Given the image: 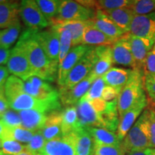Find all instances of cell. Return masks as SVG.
I'll return each mask as SVG.
<instances>
[{
  "label": "cell",
  "instance_id": "cell-9",
  "mask_svg": "<svg viewBox=\"0 0 155 155\" xmlns=\"http://www.w3.org/2000/svg\"><path fill=\"white\" fill-rule=\"evenodd\" d=\"M7 67L9 73L23 81L34 76L28 56L19 42L11 50Z\"/></svg>",
  "mask_w": 155,
  "mask_h": 155
},
{
  "label": "cell",
  "instance_id": "cell-26",
  "mask_svg": "<svg viewBox=\"0 0 155 155\" xmlns=\"http://www.w3.org/2000/svg\"><path fill=\"white\" fill-rule=\"evenodd\" d=\"M53 28H63L68 30L72 36V47L82 45V39L86 29L87 21H66V22H52L50 23Z\"/></svg>",
  "mask_w": 155,
  "mask_h": 155
},
{
  "label": "cell",
  "instance_id": "cell-56",
  "mask_svg": "<svg viewBox=\"0 0 155 155\" xmlns=\"http://www.w3.org/2000/svg\"><path fill=\"white\" fill-rule=\"evenodd\" d=\"M154 12H155V11H154Z\"/></svg>",
  "mask_w": 155,
  "mask_h": 155
},
{
  "label": "cell",
  "instance_id": "cell-14",
  "mask_svg": "<svg viewBox=\"0 0 155 155\" xmlns=\"http://www.w3.org/2000/svg\"><path fill=\"white\" fill-rule=\"evenodd\" d=\"M89 48L90 47L83 45L71 48L63 61L58 66L57 83L59 88L63 86L69 73L85 55Z\"/></svg>",
  "mask_w": 155,
  "mask_h": 155
},
{
  "label": "cell",
  "instance_id": "cell-7",
  "mask_svg": "<svg viewBox=\"0 0 155 155\" xmlns=\"http://www.w3.org/2000/svg\"><path fill=\"white\" fill-rule=\"evenodd\" d=\"M96 12L82 5L78 1H61L57 17L50 22L66 21L86 22L96 16Z\"/></svg>",
  "mask_w": 155,
  "mask_h": 155
},
{
  "label": "cell",
  "instance_id": "cell-30",
  "mask_svg": "<svg viewBox=\"0 0 155 155\" xmlns=\"http://www.w3.org/2000/svg\"><path fill=\"white\" fill-rule=\"evenodd\" d=\"M78 129V117L76 106H67L63 111H62L63 136L70 134Z\"/></svg>",
  "mask_w": 155,
  "mask_h": 155
},
{
  "label": "cell",
  "instance_id": "cell-25",
  "mask_svg": "<svg viewBox=\"0 0 155 155\" xmlns=\"http://www.w3.org/2000/svg\"><path fill=\"white\" fill-rule=\"evenodd\" d=\"M74 141L77 155H93L94 143L91 136L86 129L79 128L70 134Z\"/></svg>",
  "mask_w": 155,
  "mask_h": 155
},
{
  "label": "cell",
  "instance_id": "cell-46",
  "mask_svg": "<svg viewBox=\"0 0 155 155\" xmlns=\"http://www.w3.org/2000/svg\"><path fill=\"white\" fill-rule=\"evenodd\" d=\"M7 67L0 66V86H5L7 79L10 76Z\"/></svg>",
  "mask_w": 155,
  "mask_h": 155
},
{
  "label": "cell",
  "instance_id": "cell-47",
  "mask_svg": "<svg viewBox=\"0 0 155 155\" xmlns=\"http://www.w3.org/2000/svg\"><path fill=\"white\" fill-rule=\"evenodd\" d=\"M10 50L0 47V66H2V65H4V64L7 63L9 56H10Z\"/></svg>",
  "mask_w": 155,
  "mask_h": 155
},
{
  "label": "cell",
  "instance_id": "cell-19",
  "mask_svg": "<svg viewBox=\"0 0 155 155\" xmlns=\"http://www.w3.org/2000/svg\"><path fill=\"white\" fill-rule=\"evenodd\" d=\"M91 21L98 30L115 41L126 34L124 31L117 26L102 11H97L96 16Z\"/></svg>",
  "mask_w": 155,
  "mask_h": 155
},
{
  "label": "cell",
  "instance_id": "cell-3",
  "mask_svg": "<svg viewBox=\"0 0 155 155\" xmlns=\"http://www.w3.org/2000/svg\"><path fill=\"white\" fill-rule=\"evenodd\" d=\"M108 102L102 98L87 101L80 100L76 104L79 128L107 127Z\"/></svg>",
  "mask_w": 155,
  "mask_h": 155
},
{
  "label": "cell",
  "instance_id": "cell-15",
  "mask_svg": "<svg viewBox=\"0 0 155 155\" xmlns=\"http://www.w3.org/2000/svg\"><path fill=\"white\" fill-rule=\"evenodd\" d=\"M126 36L130 44L131 52L134 58L136 69L144 70L147 55L152 50L155 42L149 39L134 36L129 32L126 33Z\"/></svg>",
  "mask_w": 155,
  "mask_h": 155
},
{
  "label": "cell",
  "instance_id": "cell-6",
  "mask_svg": "<svg viewBox=\"0 0 155 155\" xmlns=\"http://www.w3.org/2000/svg\"><path fill=\"white\" fill-rule=\"evenodd\" d=\"M97 60L95 47H90L85 55L69 73L59 92L69 90L88 77L94 69Z\"/></svg>",
  "mask_w": 155,
  "mask_h": 155
},
{
  "label": "cell",
  "instance_id": "cell-21",
  "mask_svg": "<svg viewBox=\"0 0 155 155\" xmlns=\"http://www.w3.org/2000/svg\"><path fill=\"white\" fill-rule=\"evenodd\" d=\"M22 127L34 132L41 130L47 121L49 114L37 110H27L18 112Z\"/></svg>",
  "mask_w": 155,
  "mask_h": 155
},
{
  "label": "cell",
  "instance_id": "cell-39",
  "mask_svg": "<svg viewBox=\"0 0 155 155\" xmlns=\"http://www.w3.org/2000/svg\"><path fill=\"white\" fill-rule=\"evenodd\" d=\"M1 150L8 155H17L25 151V146L19 141L6 139L2 140Z\"/></svg>",
  "mask_w": 155,
  "mask_h": 155
},
{
  "label": "cell",
  "instance_id": "cell-37",
  "mask_svg": "<svg viewBox=\"0 0 155 155\" xmlns=\"http://www.w3.org/2000/svg\"><path fill=\"white\" fill-rule=\"evenodd\" d=\"M46 142L47 141L44 138L41 130L38 131L35 133L33 137L30 142L25 145V150L30 153L31 155L40 154Z\"/></svg>",
  "mask_w": 155,
  "mask_h": 155
},
{
  "label": "cell",
  "instance_id": "cell-55",
  "mask_svg": "<svg viewBox=\"0 0 155 155\" xmlns=\"http://www.w3.org/2000/svg\"><path fill=\"white\" fill-rule=\"evenodd\" d=\"M35 155H42V154H35Z\"/></svg>",
  "mask_w": 155,
  "mask_h": 155
},
{
  "label": "cell",
  "instance_id": "cell-11",
  "mask_svg": "<svg viewBox=\"0 0 155 155\" xmlns=\"http://www.w3.org/2000/svg\"><path fill=\"white\" fill-rule=\"evenodd\" d=\"M148 106V99L147 96L126 111L123 115L119 116V124L117 129V135L121 141L124 140L129 130L141 115L145 108Z\"/></svg>",
  "mask_w": 155,
  "mask_h": 155
},
{
  "label": "cell",
  "instance_id": "cell-51",
  "mask_svg": "<svg viewBox=\"0 0 155 155\" xmlns=\"http://www.w3.org/2000/svg\"><path fill=\"white\" fill-rule=\"evenodd\" d=\"M5 98V86H0V98Z\"/></svg>",
  "mask_w": 155,
  "mask_h": 155
},
{
  "label": "cell",
  "instance_id": "cell-34",
  "mask_svg": "<svg viewBox=\"0 0 155 155\" xmlns=\"http://www.w3.org/2000/svg\"><path fill=\"white\" fill-rule=\"evenodd\" d=\"M59 34L60 40V53H59V65L68 54L72 47V36L70 31L63 28H54Z\"/></svg>",
  "mask_w": 155,
  "mask_h": 155
},
{
  "label": "cell",
  "instance_id": "cell-18",
  "mask_svg": "<svg viewBox=\"0 0 155 155\" xmlns=\"http://www.w3.org/2000/svg\"><path fill=\"white\" fill-rule=\"evenodd\" d=\"M42 155H77L74 141L70 134L46 142Z\"/></svg>",
  "mask_w": 155,
  "mask_h": 155
},
{
  "label": "cell",
  "instance_id": "cell-8",
  "mask_svg": "<svg viewBox=\"0 0 155 155\" xmlns=\"http://www.w3.org/2000/svg\"><path fill=\"white\" fill-rule=\"evenodd\" d=\"M19 17L28 29L41 31L50 25L37 5L36 1H22L19 7Z\"/></svg>",
  "mask_w": 155,
  "mask_h": 155
},
{
  "label": "cell",
  "instance_id": "cell-32",
  "mask_svg": "<svg viewBox=\"0 0 155 155\" xmlns=\"http://www.w3.org/2000/svg\"><path fill=\"white\" fill-rule=\"evenodd\" d=\"M35 133V132L28 130L23 127L11 128V129L7 128L5 137L2 139H10L20 143H29L33 137Z\"/></svg>",
  "mask_w": 155,
  "mask_h": 155
},
{
  "label": "cell",
  "instance_id": "cell-38",
  "mask_svg": "<svg viewBox=\"0 0 155 155\" xmlns=\"http://www.w3.org/2000/svg\"><path fill=\"white\" fill-rule=\"evenodd\" d=\"M106 86L105 81L102 77H98L93 83L91 86L90 87L89 90L86 94L83 96L82 99L91 101L97 98H101L102 93L104 88Z\"/></svg>",
  "mask_w": 155,
  "mask_h": 155
},
{
  "label": "cell",
  "instance_id": "cell-35",
  "mask_svg": "<svg viewBox=\"0 0 155 155\" xmlns=\"http://www.w3.org/2000/svg\"><path fill=\"white\" fill-rule=\"evenodd\" d=\"M129 7L134 15H147L155 10V0H132Z\"/></svg>",
  "mask_w": 155,
  "mask_h": 155
},
{
  "label": "cell",
  "instance_id": "cell-20",
  "mask_svg": "<svg viewBox=\"0 0 155 155\" xmlns=\"http://www.w3.org/2000/svg\"><path fill=\"white\" fill-rule=\"evenodd\" d=\"M97 60L91 73L96 78L102 77L112 68L114 64L111 45L95 47Z\"/></svg>",
  "mask_w": 155,
  "mask_h": 155
},
{
  "label": "cell",
  "instance_id": "cell-45",
  "mask_svg": "<svg viewBox=\"0 0 155 155\" xmlns=\"http://www.w3.org/2000/svg\"><path fill=\"white\" fill-rule=\"evenodd\" d=\"M119 94L120 91L117 89L114 88L111 86H106L104 91H103L101 98L107 102L113 101L114 100L118 99Z\"/></svg>",
  "mask_w": 155,
  "mask_h": 155
},
{
  "label": "cell",
  "instance_id": "cell-17",
  "mask_svg": "<svg viewBox=\"0 0 155 155\" xmlns=\"http://www.w3.org/2000/svg\"><path fill=\"white\" fill-rule=\"evenodd\" d=\"M111 50L114 64L136 69L134 58L126 34L112 45Z\"/></svg>",
  "mask_w": 155,
  "mask_h": 155
},
{
  "label": "cell",
  "instance_id": "cell-13",
  "mask_svg": "<svg viewBox=\"0 0 155 155\" xmlns=\"http://www.w3.org/2000/svg\"><path fill=\"white\" fill-rule=\"evenodd\" d=\"M129 33L141 38L155 42V12L147 15H134Z\"/></svg>",
  "mask_w": 155,
  "mask_h": 155
},
{
  "label": "cell",
  "instance_id": "cell-52",
  "mask_svg": "<svg viewBox=\"0 0 155 155\" xmlns=\"http://www.w3.org/2000/svg\"><path fill=\"white\" fill-rule=\"evenodd\" d=\"M17 155H31V154L28 152H27V151L25 150V151H24V152H21L20 154H17Z\"/></svg>",
  "mask_w": 155,
  "mask_h": 155
},
{
  "label": "cell",
  "instance_id": "cell-54",
  "mask_svg": "<svg viewBox=\"0 0 155 155\" xmlns=\"http://www.w3.org/2000/svg\"><path fill=\"white\" fill-rule=\"evenodd\" d=\"M2 148V139H0V150Z\"/></svg>",
  "mask_w": 155,
  "mask_h": 155
},
{
  "label": "cell",
  "instance_id": "cell-29",
  "mask_svg": "<svg viewBox=\"0 0 155 155\" xmlns=\"http://www.w3.org/2000/svg\"><path fill=\"white\" fill-rule=\"evenodd\" d=\"M86 129L91 136L94 144L119 146L122 144L117 134L113 131L97 127H88Z\"/></svg>",
  "mask_w": 155,
  "mask_h": 155
},
{
  "label": "cell",
  "instance_id": "cell-10",
  "mask_svg": "<svg viewBox=\"0 0 155 155\" xmlns=\"http://www.w3.org/2000/svg\"><path fill=\"white\" fill-rule=\"evenodd\" d=\"M25 91L37 99L42 101L60 100L59 92L46 81L32 76L24 81Z\"/></svg>",
  "mask_w": 155,
  "mask_h": 155
},
{
  "label": "cell",
  "instance_id": "cell-23",
  "mask_svg": "<svg viewBox=\"0 0 155 155\" xmlns=\"http://www.w3.org/2000/svg\"><path fill=\"white\" fill-rule=\"evenodd\" d=\"M19 7L15 2L0 1V29H6L19 21Z\"/></svg>",
  "mask_w": 155,
  "mask_h": 155
},
{
  "label": "cell",
  "instance_id": "cell-50",
  "mask_svg": "<svg viewBox=\"0 0 155 155\" xmlns=\"http://www.w3.org/2000/svg\"><path fill=\"white\" fill-rule=\"evenodd\" d=\"M7 127L4 124L3 122L0 120V139H2L7 131Z\"/></svg>",
  "mask_w": 155,
  "mask_h": 155
},
{
  "label": "cell",
  "instance_id": "cell-2",
  "mask_svg": "<svg viewBox=\"0 0 155 155\" xmlns=\"http://www.w3.org/2000/svg\"><path fill=\"white\" fill-rule=\"evenodd\" d=\"M5 98L9 107L14 111L37 110L50 114L61 110V102L56 101H42L37 99L25 91L24 81L12 75L5 85Z\"/></svg>",
  "mask_w": 155,
  "mask_h": 155
},
{
  "label": "cell",
  "instance_id": "cell-48",
  "mask_svg": "<svg viewBox=\"0 0 155 155\" xmlns=\"http://www.w3.org/2000/svg\"><path fill=\"white\" fill-rule=\"evenodd\" d=\"M9 108L10 107H9V105L7 99H6V98H0V119L3 116V114L7 110H9Z\"/></svg>",
  "mask_w": 155,
  "mask_h": 155
},
{
  "label": "cell",
  "instance_id": "cell-16",
  "mask_svg": "<svg viewBox=\"0 0 155 155\" xmlns=\"http://www.w3.org/2000/svg\"><path fill=\"white\" fill-rule=\"evenodd\" d=\"M97 78L91 73L84 80L78 83L76 86L69 90L59 92L60 101L61 104L65 106H75L80 101L81 98L86 94L91 86L93 83Z\"/></svg>",
  "mask_w": 155,
  "mask_h": 155
},
{
  "label": "cell",
  "instance_id": "cell-42",
  "mask_svg": "<svg viewBox=\"0 0 155 155\" xmlns=\"http://www.w3.org/2000/svg\"><path fill=\"white\" fill-rule=\"evenodd\" d=\"M144 88L150 100L155 102V73L145 74Z\"/></svg>",
  "mask_w": 155,
  "mask_h": 155
},
{
  "label": "cell",
  "instance_id": "cell-36",
  "mask_svg": "<svg viewBox=\"0 0 155 155\" xmlns=\"http://www.w3.org/2000/svg\"><path fill=\"white\" fill-rule=\"evenodd\" d=\"M131 0H99L94 1L96 11H107L127 7Z\"/></svg>",
  "mask_w": 155,
  "mask_h": 155
},
{
  "label": "cell",
  "instance_id": "cell-40",
  "mask_svg": "<svg viewBox=\"0 0 155 155\" xmlns=\"http://www.w3.org/2000/svg\"><path fill=\"white\" fill-rule=\"evenodd\" d=\"M125 154L122 144L119 146L94 144L93 155H124Z\"/></svg>",
  "mask_w": 155,
  "mask_h": 155
},
{
  "label": "cell",
  "instance_id": "cell-33",
  "mask_svg": "<svg viewBox=\"0 0 155 155\" xmlns=\"http://www.w3.org/2000/svg\"><path fill=\"white\" fill-rule=\"evenodd\" d=\"M61 1L37 0L36 3L49 23L57 17Z\"/></svg>",
  "mask_w": 155,
  "mask_h": 155
},
{
  "label": "cell",
  "instance_id": "cell-53",
  "mask_svg": "<svg viewBox=\"0 0 155 155\" xmlns=\"http://www.w3.org/2000/svg\"><path fill=\"white\" fill-rule=\"evenodd\" d=\"M0 155H8V154H5V153L2 150H0Z\"/></svg>",
  "mask_w": 155,
  "mask_h": 155
},
{
  "label": "cell",
  "instance_id": "cell-24",
  "mask_svg": "<svg viewBox=\"0 0 155 155\" xmlns=\"http://www.w3.org/2000/svg\"><path fill=\"white\" fill-rule=\"evenodd\" d=\"M45 140L51 141L63 137L62 131V111H54L48 115L47 121L41 129Z\"/></svg>",
  "mask_w": 155,
  "mask_h": 155
},
{
  "label": "cell",
  "instance_id": "cell-22",
  "mask_svg": "<svg viewBox=\"0 0 155 155\" xmlns=\"http://www.w3.org/2000/svg\"><path fill=\"white\" fill-rule=\"evenodd\" d=\"M116 41L109 38L99 30H98L91 20L87 21V25L85 29L82 39L83 45L104 46L112 45Z\"/></svg>",
  "mask_w": 155,
  "mask_h": 155
},
{
  "label": "cell",
  "instance_id": "cell-44",
  "mask_svg": "<svg viewBox=\"0 0 155 155\" xmlns=\"http://www.w3.org/2000/svg\"><path fill=\"white\" fill-rule=\"evenodd\" d=\"M144 73H155V42L147 55L144 68Z\"/></svg>",
  "mask_w": 155,
  "mask_h": 155
},
{
  "label": "cell",
  "instance_id": "cell-27",
  "mask_svg": "<svg viewBox=\"0 0 155 155\" xmlns=\"http://www.w3.org/2000/svg\"><path fill=\"white\" fill-rule=\"evenodd\" d=\"M131 70L123 68L112 67L108 72L103 75L106 86H109L117 89L121 92L126 83L129 80Z\"/></svg>",
  "mask_w": 155,
  "mask_h": 155
},
{
  "label": "cell",
  "instance_id": "cell-49",
  "mask_svg": "<svg viewBox=\"0 0 155 155\" xmlns=\"http://www.w3.org/2000/svg\"><path fill=\"white\" fill-rule=\"evenodd\" d=\"M127 155H155V149L148 148L144 150L130 152Z\"/></svg>",
  "mask_w": 155,
  "mask_h": 155
},
{
  "label": "cell",
  "instance_id": "cell-1",
  "mask_svg": "<svg viewBox=\"0 0 155 155\" xmlns=\"http://www.w3.org/2000/svg\"><path fill=\"white\" fill-rule=\"evenodd\" d=\"M36 30L27 29L22 32L18 42L28 56L34 76L53 82L58 77L59 63L52 61L36 39Z\"/></svg>",
  "mask_w": 155,
  "mask_h": 155
},
{
  "label": "cell",
  "instance_id": "cell-5",
  "mask_svg": "<svg viewBox=\"0 0 155 155\" xmlns=\"http://www.w3.org/2000/svg\"><path fill=\"white\" fill-rule=\"evenodd\" d=\"M125 153L152 148L150 129V112L146 108L122 141Z\"/></svg>",
  "mask_w": 155,
  "mask_h": 155
},
{
  "label": "cell",
  "instance_id": "cell-43",
  "mask_svg": "<svg viewBox=\"0 0 155 155\" xmlns=\"http://www.w3.org/2000/svg\"><path fill=\"white\" fill-rule=\"evenodd\" d=\"M150 112V129L152 148L155 149V102L148 99L147 106Z\"/></svg>",
  "mask_w": 155,
  "mask_h": 155
},
{
  "label": "cell",
  "instance_id": "cell-4",
  "mask_svg": "<svg viewBox=\"0 0 155 155\" xmlns=\"http://www.w3.org/2000/svg\"><path fill=\"white\" fill-rule=\"evenodd\" d=\"M144 71L143 69H132L127 83L121 89L118 97L119 116L146 96L144 88Z\"/></svg>",
  "mask_w": 155,
  "mask_h": 155
},
{
  "label": "cell",
  "instance_id": "cell-31",
  "mask_svg": "<svg viewBox=\"0 0 155 155\" xmlns=\"http://www.w3.org/2000/svg\"><path fill=\"white\" fill-rule=\"evenodd\" d=\"M21 31L20 22L8 28L0 30V47L9 49L19 38Z\"/></svg>",
  "mask_w": 155,
  "mask_h": 155
},
{
  "label": "cell",
  "instance_id": "cell-41",
  "mask_svg": "<svg viewBox=\"0 0 155 155\" xmlns=\"http://www.w3.org/2000/svg\"><path fill=\"white\" fill-rule=\"evenodd\" d=\"M3 124L7 128H15L22 127V121L18 112H15L13 110H7L0 119Z\"/></svg>",
  "mask_w": 155,
  "mask_h": 155
},
{
  "label": "cell",
  "instance_id": "cell-12",
  "mask_svg": "<svg viewBox=\"0 0 155 155\" xmlns=\"http://www.w3.org/2000/svg\"><path fill=\"white\" fill-rule=\"evenodd\" d=\"M36 39L46 55L52 61L59 63L60 40L58 31L53 28L37 31Z\"/></svg>",
  "mask_w": 155,
  "mask_h": 155
},
{
  "label": "cell",
  "instance_id": "cell-28",
  "mask_svg": "<svg viewBox=\"0 0 155 155\" xmlns=\"http://www.w3.org/2000/svg\"><path fill=\"white\" fill-rule=\"evenodd\" d=\"M102 12L122 30L124 31L126 33L129 32L130 25L134 17V14L129 7H122Z\"/></svg>",
  "mask_w": 155,
  "mask_h": 155
}]
</instances>
